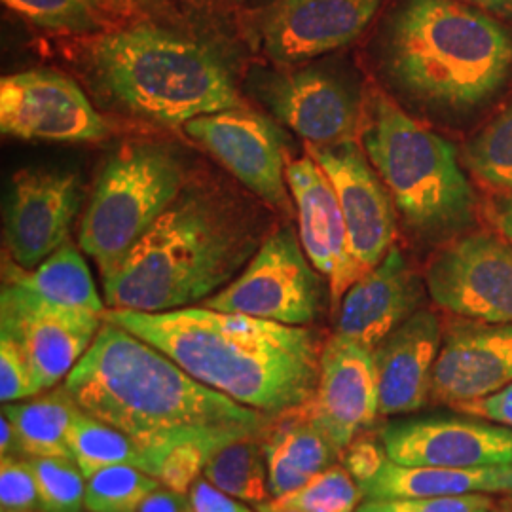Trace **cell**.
Returning a JSON list of instances; mask_svg holds the SVG:
<instances>
[{
	"label": "cell",
	"instance_id": "6da1fadb",
	"mask_svg": "<svg viewBox=\"0 0 512 512\" xmlns=\"http://www.w3.org/2000/svg\"><path fill=\"white\" fill-rule=\"evenodd\" d=\"M63 387L80 410L135 440L152 476L177 448L213 456L230 442L262 437L274 420L198 382L160 349L105 319Z\"/></svg>",
	"mask_w": 512,
	"mask_h": 512
},
{
	"label": "cell",
	"instance_id": "7a4b0ae2",
	"mask_svg": "<svg viewBox=\"0 0 512 512\" xmlns=\"http://www.w3.org/2000/svg\"><path fill=\"white\" fill-rule=\"evenodd\" d=\"M103 319L160 349L198 382L272 418L310 403L315 393L323 346L308 327L205 306L109 308Z\"/></svg>",
	"mask_w": 512,
	"mask_h": 512
},
{
	"label": "cell",
	"instance_id": "3957f363",
	"mask_svg": "<svg viewBox=\"0 0 512 512\" xmlns=\"http://www.w3.org/2000/svg\"><path fill=\"white\" fill-rule=\"evenodd\" d=\"M255 239L215 198L186 190L103 281L110 310L158 311L205 302L236 279Z\"/></svg>",
	"mask_w": 512,
	"mask_h": 512
},
{
	"label": "cell",
	"instance_id": "277c9868",
	"mask_svg": "<svg viewBox=\"0 0 512 512\" xmlns=\"http://www.w3.org/2000/svg\"><path fill=\"white\" fill-rule=\"evenodd\" d=\"M391 78L429 107L469 110L512 71V35L459 0H401L384 35Z\"/></svg>",
	"mask_w": 512,
	"mask_h": 512
},
{
	"label": "cell",
	"instance_id": "5b68a950",
	"mask_svg": "<svg viewBox=\"0 0 512 512\" xmlns=\"http://www.w3.org/2000/svg\"><path fill=\"white\" fill-rule=\"evenodd\" d=\"M90 61L116 103L156 124L184 126L241 107L215 50L150 23L95 38Z\"/></svg>",
	"mask_w": 512,
	"mask_h": 512
},
{
	"label": "cell",
	"instance_id": "8992f818",
	"mask_svg": "<svg viewBox=\"0 0 512 512\" xmlns=\"http://www.w3.org/2000/svg\"><path fill=\"white\" fill-rule=\"evenodd\" d=\"M363 147L397 211L418 234L437 238L473 222L475 192L456 147L423 128L384 93L374 92L368 101Z\"/></svg>",
	"mask_w": 512,
	"mask_h": 512
},
{
	"label": "cell",
	"instance_id": "52a82bcc",
	"mask_svg": "<svg viewBox=\"0 0 512 512\" xmlns=\"http://www.w3.org/2000/svg\"><path fill=\"white\" fill-rule=\"evenodd\" d=\"M184 190L181 162L164 148L128 145L103 167L80 222L78 245L112 274Z\"/></svg>",
	"mask_w": 512,
	"mask_h": 512
},
{
	"label": "cell",
	"instance_id": "ba28073f",
	"mask_svg": "<svg viewBox=\"0 0 512 512\" xmlns=\"http://www.w3.org/2000/svg\"><path fill=\"white\" fill-rule=\"evenodd\" d=\"M323 298V281L300 236L293 228H279L260 245L245 270L203 306L308 327L323 310Z\"/></svg>",
	"mask_w": 512,
	"mask_h": 512
},
{
	"label": "cell",
	"instance_id": "9c48e42d",
	"mask_svg": "<svg viewBox=\"0 0 512 512\" xmlns=\"http://www.w3.org/2000/svg\"><path fill=\"white\" fill-rule=\"evenodd\" d=\"M425 287L444 311L478 323H512V243L494 234L458 239L431 260Z\"/></svg>",
	"mask_w": 512,
	"mask_h": 512
},
{
	"label": "cell",
	"instance_id": "30bf717a",
	"mask_svg": "<svg viewBox=\"0 0 512 512\" xmlns=\"http://www.w3.org/2000/svg\"><path fill=\"white\" fill-rule=\"evenodd\" d=\"M103 315L48 302L16 283L2 281L0 334L23 349L38 391L65 380L97 336Z\"/></svg>",
	"mask_w": 512,
	"mask_h": 512
},
{
	"label": "cell",
	"instance_id": "8fae6325",
	"mask_svg": "<svg viewBox=\"0 0 512 512\" xmlns=\"http://www.w3.org/2000/svg\"><path fill=\"white\" fill-rule=\"evenodd\" d=\"M0 129L8 137L50 143H95L109 135L80 86L48 69L0 80Z\"/></svg>",
	"mask_w": 512,
	"mask_h": 512
},
{
	"label": "cell",
	"instance_id": "7c38bea8",
	"mask_svg": "<svg viewBox=\"0 0 512 512\" xmlns=\"http://www.w3.org/2000/svg\"><path fill=\"white\" fill-rule=\"evenodd\" d=\"M184 131L258 198L281 211L291 209L285 150L268 118L236 107L198 116L184 124Z\"/></svg>",
	"mask_w": 512,
	"mask_h": 512
},
{
	"label": "cell",
	"instance_id": "4fadbf2b",
	"mask_svg": "<svg viewBox=\"0 0 512 512\" xmlns=\"http://www.w3.org/2000/svg\"><path fill=\"white\" fill-rule=\"evenodd\" d=\"M387 458L414 467H512V427L484 418L433 416L382 429Z\"/></svg>",
	"mask_w": 512,
	"mask_h": 512
},
{
	"label": "cell",
	"instance_id": "5bb4252c",
	"mask_svg": "<svg viewBox=\"0 0 512 512\" xmlns=\"http://www.w3.org/2000/svg\"><path fill=\"white\" fill-rule=\"evenodd\" d=\"M80 207L74 173L25 169L12 181L6 205L4 243L10 258L25 270L37 268L69 241Z\"/></svg>",
	"mask_w": 512,
	"mask_h": 512
},
{
	"label": "cell",
	"instance_id": "9a60e30c",
	"mask_svg": "<svg viewBox=\"0 0 512 512\" xmlns=\"http://www.w3.org/2000/svg\"><path fill=\"white\" fill-rule=\"evenodd\" d=\"M311 421L342 452L380 416L378 372L372 349L332 334L321 349L319 380L310 403Z\"/></svg>",
	"mask_w": 512,
	"mask_h": 512
},
{
	"label": "cell",
	"instance_id": "2e32d148",
	"mask_svg": "<svg viewBox=\"0 0 512 512\" xmlns=\"http://www.w3.org/2000/svg\"><path fill=\"white\" fill-rule=\"evenodd\" d=\"M287 184L296 203L300 243L313 268L329 281L330 302L340 306L366 272L353 255L336 190L311 156L287 164Z\"/></svg>",
	"mask_w": 512,
	"mask_h": 512
},
{
	"label": "cell",
	"instance_id": "e0dca14e",
	"mask_svg": "<svg viewBox=\"0 0 512 512\" xmlns=\"http://www.w3.org/2000/svg\"><path fill=\"white\" fill-rule=\"evenodd\" d=\"M308 148L336 190L353 255L361 268L370 272L393 249L397 236L393 198L355 141L338 147Z\"/></svg>",
	"mask_w": 512,
	"mask_h": 512
},
{
	"label": "cell",
	"instance_id": "ac0fdd59",
	"mask_svg": "<svg viewBox=\"0 0 512 512\" xmlns=\"http://www.w3.org/2000/svg\"><path fill=\"white\" fill-rule=\"evenodd\" d=\"M512 384V323H461L442 338L429 403L459 410Z\"/></svg>",
	"mask_w": 512,
	"mask_h": 512
},
{
	"label": "cell",
	"instance_id": "d6986e66",
	"mask_svg": "<svg viewBox=\"0 0 512 512\" xmlns=\"http://www.w3.org/2000/svg\"><path fill=\"white\" fill-rule=\"evenodd\" d=\"M382 0H277L260 23L264 52L294 65L359 37Z\"/></svg>",
	"mask_w": 512,
	"mask_h": 512
},
{
	"label": "cell",
	"instance_id": "ffe728a7",
	"mask_svg": "<svg viewBox=\"0 0 512 512\" xmlns=\"http://www.w3.org/2000/svg\"><path fill=\"white\" fill-rule=\"evenodd\" d=\"M262 101L310 147L355 141L361 114L355 95L323 71L279 74L260 84Z\"/></svg>",
	"mask_w": 512,
	"mask_h": 512
},
{
	"label": "cell",
	"instance_id": "44dd1931",
	"mask_svg": "<svg viewBox=\"0 0 512 512\" xmlns=\"http://www.w3.org/2000/svg\"><path fill=\"white\" fill-rule=\"evenodd\" d=\"M423 283L403 253L393 247L344 294L334 334L374 349L420 311Z\"/></svg>",
	"mask_w": 512,
	"mask_h": 512
},
{
	"label": "cell",
	"instance_id": "7402d4cb",
	"mask_svg": "<svg viewBox=\"0 0 512 512\" xmlns=\"http://www.w3.org/2000/svg\"><path fill=\"white\" fill-rule=\"evenodd\" d=\"M442 338L439 317L420 310L372 349L380 416L412 414L429 403Z\"/></svg>",
	"mask_w": 512,
	"mask_h": 512
},
{
	"label": "cell",
	"instance_id": "603a6c76",
	"mask_svg": "<svg viewBox=\"0 0 512 512\" xmlns=\"http://www.w3.org/2000/svg\"><path fill=\"white\" fill-rule=\"evenodd\" d=\"M260 440L272 499L291 494L344 458V452L311 421L304 406L275 416Z\"/></svg>",
	"mask_w": 512,
	"mask_h": 512
},
{
	"label": "cell",
	"instance_id": "cb8c5ba5",
	"mask_svg": "<svg viewBox=\"0 0 512 512\" xmlns=\"http://www.w3.org/2000/svg\"><path fill=\"white\" fill-rule=\"evenodd\" d=\"M361 492L368 501L456 497L471 494H512V467L450 469L414 467L387 458L380 471L368 478Z\"/></svg>",
	"mask_w": 512,
	"mask_h": 512
},
{
	"label": "cell",
	"instance_id": "d4e9b609",
	"mask_svg": "<svg viewBox=\"0 0 512 512\" xmlns=\"http://www.w3.org/2000/svg\"><path fill=\"white\" fill-rule=\"evenodd\" d=\"M2 281L16 283L59 306L99 315L105 313V300H101L95 289L92 272L71 241L61 245L54 255L48 256L33 270L21 268L12 258L4 260Z\"/></svg>",
	"mask_w": 512,
	"mask_h": 512
},
{
	"label": "cell",
	"instance_id": "484cf974",
	"mask_svg": "<svg viewBox=\"0 0 512 512\" xmlns=\"http://www.w3.org/2000/svg\"><path fill=\"white\" fill-rule=\"evenodd\" d=\"M76 412L78 406L63 385L33 401L2 406L14 425L19 456L25 458H71L67 435Z\"/></svg>",
	"mask_w": 512,
	"mask_h": 512
},
{
	"label": "cell",
	"instance_id": "4316f807",
	"mask_svg": "<svg viewBox=\"0 0 512 512\" xmlns=\"http://www.w3.org/2000/svg\"><path fill=\"white\" fill-rule=\"evenodd\" d=\"M203 476L238 501L260 505L272 499L268 463L260 437H247L222 446L207 459Z\"/></svg>",
	"mask_w": 512,
	"mask_h": 512
},
{
	"label": "cell",
	"instance_id": "83f0119b",
	"mask_svg": "<svg viewBox=\"0 0 512 512\" xmlns=\"http://www.w3.org/2000/svg\"><path fill=\"white\" fill-rule=\"evenodd\" d=\"M67 444L71 458L86 478L110 465H133L148 473L147 454L135 440L80 408L74 414Z\"/></svg>",
	"mask_w": 512,
	"mask_h": 512
},
{
	"label": "cell",
	"instance_id": "f1b7e54d",
	"mask_svg": "<svg viewBox=\"0 0 512 512\" xmlns=\"http://www.w3.org/2000/svg\"><path fill=\"white\" fill-rule=\"evenodd\" d=\"M162 488L158 478L133 465H110L86 478L90 512H137L148 495Z\"/></svg>",
	"mask_w": 512,
	"mask_h": 512
},
{
	"label": "cell",
	"instance_id": "f546056e",
	"mask_svg": "<svg viewBox=\"0 0 512 512\" xmlns=\"http://www.w3.org/2000/svg\"><path fill=\"white\" fill-rule=\"evenodd\" d=\"M465 165L486 186L512 196V103L467 145Z\"/></svg>",
	"mask_w": 512,
	"mask_h": 512
},
{
	"label": "cell",
	"instance_id": "4dcf8cb0",
	"mask_svg": "<svg viewBox=\"0 0 512 512\" xmlns=\"http://www.w3.org/2000/svg\"><path fill=\"white\" fill-rule=\"evenodd\" d=\"M365 495L344 465H334L274 501L302 512H355Z\"/></svg>",
	"mask_w": 512,
	"mask_h": 512
},
{
	"label": "cell",
	"instance_id": "1f68e13d",
	"mask_svg": "<svg viewBox=\"0 0 512 512\" xmlns=\"http://www.w3.org/2000/svg\"><path fill=\"white\" fill-rule=\"evenodd\" d=\"M4 6L16 12L19 18L40 29L88 35L101 29L97 4L93 0H2Z\"/></svg>",
	"mask_w": 512,
	"mask_h": 512
},
{
	"label": "cell",
	"instance_id": "d6a6232c",
	"mask_svg": "<svg viewBox=\"0 0 512 512\" xmlns=\"http://www.w3.org/2000/svg\"><path fill=\"white\" fill-rule=\"evenodd\" d=\"M29 463L42 511L80 512L86 507V476L73 458H29Z\"/></svg>",
	"mask_w": 512,
	"mask_h": 512
},
{
	"label": "cell",
	"instance_id": "836d02e7",
	"mask_svg": "<svg viewBox=\"0 0 512 512\" xmlns=\"http://www.w3.org/2000/svg\"><path fill=\"white\" fill-rule=\"evenodd\" d=\"M40 509L37 478L29 458L2 456L0 459V512Z\"/></svg>",
	"mask_w": 512,
	"mask_h": 512
},
{
	"label": "cell",
	"instance_id": "e575fe53",
	"mask_svg": "<svg viewBox=\"0 0 512 512\" xmlns=\"http://www.w3.org/2000/svg\"><path fill=\"white\" fill-rule=\"evenodd\" d=\"M490 494L456 495V497H421V499H385L368 501L355 512H492Z\"/></svg>",
	"mask_w": 512,
	"mask_h": 512
},
{
	"label": "cell",
	"instance_id": "d590c367",
	"mask_svg": "<svg viewBox=\"0 0 512 512\" xmlns=\"http://www.w3.org/2000/svg\"><path fill=\"white\" fill-rule=\"evenodd\" d=\"M38 393L33 370L23 349L10 336L0 334V401L2 404L18 403Z\"/></svg>",
	"mask_w": 512,
	"mask_h": 512
},
{
	"label": "cell",
	"instance_id": "8d00e7d4",
	"mask_svg": "<svg viewBox=\"0 0 512 512\" xmlns=\"http://www.w3.org/2000/svg\"><path fill=\"white\" fill-rule=\"evenodd\" d=\"M209 456L194 446H184L169 452L160 459L154 478L162 482L164 488H169L179 494H188L194 482L203 475V467Z\"/></svg>",
	"mask_w": 512,
	"mask_h": 512
},
{
	"label": "cell",
	"instance_id": "74e56055",
	"mask_svg": "<svg viewBox=\"0 0 512 512\" xmlns=\"http://www.w3.org/2000/svg\"><path fill=\"white\" fill-rule=\"evenodd\" d=\"M387 459L382 442H374L368 439H355L344 452V467L351 476L357 480V484H363L368 478L376 475L380 467Z\"/></svg>",
	"mask_w": 512,
	"mask_h": 512
},
{
	"label": "cell",
	"instance_id": "f35d334b",
	"mask_svg": "<svg viewBox=\"0 0 512 512\" xmlns=\"http://www.w3.org/2000/svg\"><path fill=\"white\" fill-rule=\"evenodd\" d=\"M188 499L194 512H241L245 507L238 503V499L224 494L203 475L190 488Z\"/></svg>",
	"mask_w": 512,
	"mask_h": 512
},
{
	"label": "cell",
	"instance_id": "ab89813d",
	"mask_svg": "<svg viewBox=\"0 0 512 512\" xmlns=\"http://www.w3.org/2000/svg\"><path fill=\"white\" fill-rule=\"evenodd\" d=\"M459 412L512 427V384L482 401L461 406Z\"/></svg>",
	"mask_w": 512,
	"mask_h": 512
},
{
	"label": "cell",
	"instance_id": "60d3db41",
	"mask_svg": "<svg viewBox=\"0 0 512 512\" xmlns=\"http://www.w3.org/2000/svg\"><path fill=\"white\" fill-rule=\"evenodd\" d=\"M137 512H194L188 494H179L169 488H158L141 503Z\"/></svg>",
	"mask_w": 512,
	"mask_h": 512
},
{
	"label": "cell",
	"instance_id": "b9f144b4",
	"mask_svg": "<svg viewBox=\"0 0 512 512\" xmlns=\"http://www.w3.org/2000/svg\"><path fill=\"white\" fill-rule=\"evenodd\" d=\"M490 219L494 220L499 234L512 243V196L497 198L490 203Z\"/></svg>",
	"mask_w": 512,
	"mask_h": 512
},
{
	"label": "cell",
	"instance_id": "7bdbcfd3",
	"mask_svg": "<svg viewBox=\"0 0 512 512\" xmlns=\"http://www.w3.org/2000/svg\"><path fill=\"white\" fill-rule=\"evenodd\" d=\"M0 454L2 456H19L18 439L12 421L2 414L0 418Z\"/></svg>",
	"mask_w": 512,
	"mask_h": 512
},
{
	"label": "cell",
	"instance_id": "ee69618b",
	"mask_svg": "<svg viewBox=\"0 0 512 512\" xmlns=\"http://www.w3.org/2000/svg\"><path fill=\"white\" fill-rule=\"evenodd\" d=\"M463 2H469L480 10L492 12V14L503 16V18H511L512 16V0H463Z\"/></svg>",
	"mask_w": 512,
	"mask_h": 512
},
{
	"label": "cell",
	"instance_id": "f6af8a7d",
	"mask_svg": "<svg viewBox=\"0 0 512 512\" xmlns=\"http://www.w3.org/2000/svg\"><path fill=\"white\" fill-rule=\"evenodd\" d=\"M256 512H302L298 511V509H293V507H285V505H281V503H277L274 499H270V501H266V503H260V505H255Z\"/></svg>",
	"mask_w": 512,
	"mask_h": 512
},
{
	"label": "cell",
	"instance_id": "bcb514c9",
	"mask_svg": "<svg viewBox=\"0 0 512 512\" xmlns=\"http://www.w3.org/2000/svg\"><path fill=\"white\" fill-rule=\"evenodd\" d=\"M122 2L139 6V8H150V6H158L162 0H122Z\"/></svg>",
	"mask_w": 512,
	"mask_h": 512
},
{
	"label": "cell",
	"instance_id": "7dc6e473",
	"mask_svg": "<svg viewBox=\"0 0 512 512\" xmlns=\"http://www.w3.org/2000/svg\"><path fill=\"white\" fill-rule=\"evenodd\" d=\"M492 512H512V505H505V507H495Z\"/></svg>",
	"mask_w": 512,
	"mask_h": 512
},
{
	"label": "cell",
	"instance_id": "c3c4849f",
	"mask_svg": "<svg viewBox=\"0 0 512 512\" xmlns=\"http://www.w3.org/2000/svg\"><path fill=\"white\" fill-rule=\"evenodd\" d=\"M21 512H46V511H42V509H33V511H21Z\"/></svg>",
	"mask_w": 512,
	"mask_h": 512
},
{
	"label": "cell",
	"instance_id": "681fc988",
	"mask_svg": "<svg viewBox=\"0 0 512 512\" xmlns=\"http://www.w3.org/2000/svg\"><path fill=\"white\" fill-rule=\"evenodd\" d=\"M241 512H256V511H251V509H247V507H243V511Z\"/></svg>",
	"mask_w": 512,
	"mask_h": 512
},
{
	"label": "cell",
	"instance_id": "f907efd6",
	"mask_svg": "<svg viewBox=\"0 0 512 512\" xmlns=\"http://www.w3.org/2000/svg\"><path fill=\"white\" fill-rule=\"evenodd\" d=\"M93 2H95V4H97V6H99V4H101V2H103V0H93Z\"/></svg>",
	"mask_w": 512,
	"mask_h": 512
},
{
	"label": "cell",
	"instance_id": "816d5d0a",
	"mask_svg": "<svg viewBox=\"0 0 512 512\" xmlns=\"http://www.w3.org/2000/svg\"><path fill=\"white\" fill-rule=\"evenodd\" d=\"M511 505H512V501H511Z\"/></svg>",
	"mask_w": 512,
	"mask_h": 512
}]
</instances>
